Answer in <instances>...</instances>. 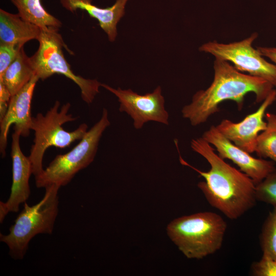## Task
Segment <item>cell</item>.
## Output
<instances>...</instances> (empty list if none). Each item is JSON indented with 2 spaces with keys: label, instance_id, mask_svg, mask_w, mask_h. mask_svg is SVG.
<instances>
[{
  "label": "cell",
  "instance_id": "obj_24",
  "mask_svg": "<svg viewBox=\"0 0 276 276\" xmlns=\"http://www.w3.org/2000/svg\"><path fill=\"white\" fill-rule=\"evenodd\" d=\"M257 49L263 57L269 59L276 66V47H258Z\"/></svg>",
  "mask_w": 276,
  "mask_h": 276
},
{
  "label": "cell",
  "instance_id": "obj_13",
  "mask_svg": "<svg viewBox=\"0 0 276 276\" xmlns=\"http://www.w3.org/2000/svg\"><path fill=\"white\" fill-rule=\"evenodd\" d=\"M20 136L17 131L12 135V184L8 200L0 202L1 223L9 212H17L20 204L26 202L30 195L29 180L32 174V164L29 157L25 156L21 150Z\"/></svg>",
  "mask_w": 276,
  "mask_h": 276
},
{
  "label": "cell",
  "instance_id": "obj_21",
  "mask_svg": "<svg viewBox=\"0 0 276 276\" xmlns=\"http://www.w3.org/2000/svg\"><path fill=\"white\" fill-rule=\"evenodd\" d=\"M24 44L0 43V77L15 60Z\"/></svg>",
  "mask_w": 276,
  "mask_h": 276
},
{
  "label": "cell",
  "instance_id": "obj_12",
  "mask_svg": "<svg viewBox=\"0 0 276 276\" xmlns=\"http://www.w3.org/2000/svg\"><path fill=\"white\" fill-rule=\"evenodd\" d=\"M38 78L34 75L30 81L16 94L11 96L7 111L0 121V152L2 157L6 155L7 137L11 125L14 124V131L20 136H28L32 121L31 102Z\"/></svg>",
  "mask_w": 276,
  "mask_h": 276
},
{
  "label": "cell",
  "instance_id": "obj_14",
  "mask_svg": "<svg viewBox=\"0 0 276 276\" xmlns=\"http://www.w3.org/2000/svg\"><path fill=\"white\" fill-rule=\"evenodd\" d=\"M127 1L116 0L111 7L102 8L93 5L91 0H60L62 7L67 10L74 12L78 9L83 10L96 19L110 41H114L117 36V26L125 14Z\"/></svg>",
  "mask_w": 276,
  "mask_h": 276
},
{
  "label": "cell",
  "instance_id": "obj_1",
  "mask_svg": "<svg viewBox=\"0 0 276 276\" xmlns=\"http://www.w3.org/2000/svg\"><path fill=\"white\" fill-rule=\"evenodd\" d=\"M192 149L203 156L211 168L202 171L191 166L179 154L180 163L203 177L197 186L209 203L231 219H237L254 206L256 185L246 174L226 163L202 137L191 142Z\"/></svg>",
  "mask_w": 276,
  "mask_h": 276
},
{
  "label": "cell",
  "instance_id": "obj_18",
  "mask_svg": "<svg viewBox=\"0 0 276 276\" xmlns=\"http://www.w3.org/2000/svg\"><path fill=\"white\" fill-rule=\"evenodd\" d=\"M266 129L258 136L255 152L262 158H269L276 164V114L266 112Z\"/></svg>",
  "mask_w": 276,
  "mask_h": 276
},
{
  "label": "cell",
  "instance_id": "obj_20",
  "mask_svg": "<svg viewBox=\"0 0 276 276\" xmlns=\"http://www.w3.org/2000/svg\"><path fill=\"white\" fill-rule=\"evenodd\" d=\"M257 200L276 206V169L256 185Z\"/></svg>",
  "mask_w": 276,
  "mask_h": 276
},
{
  "label": "cell",
  "instance_id": "obj_10",
  "mask_svg": "<svg viewBox=\"0 0 276 276\" xmlns=\"http://www.w3.org/2000/svg\"><path fill=\"white\" fill-rule=\"evenodd\" d=\"M201 137L215 147L221 158L232 160L256 185L276 169L273 161L252 156L226 138L215 126L212 125Z\"/></svg>",
  "mask_w": 276,
  "mask_h": 276
},
{
  "label": "cell",
  "instance_id": "obj_16",
  "mask_svg": "<svg viewBox=\"0 0 276 276\" xmlns=\"http://www.w3.org/2000/svg\"><path fill=\"white\" fill-rule=\"evenodd\" d=\"M35 75L31 58L25 53L24 48L15 60L0 77L11 96L23 88Z\"/></svg>",
  "mask_w": 276,
  "mask_h": 276
},
{
  "label": "cell",
  "instance_id": "obj_23",
  "mask_svg": "<svg viewBox=\"0 0 276 276\" xmlns=\"http://www.w3.org/2000/svg\"><path fill=\"white\" fill-rule=\"evenodd\" d=\"M11 95L5 85L0 82V121L4 118L7 111Z\"/></svg>",
  "mask_w": 276,
  "mask_h": 276
},
{
  "label": "cell",
  "instance_id": "obj_3",
  "mask_svg": "<svg viewBox=\"0 0 276 276\" xmlns=\"http://www.w3.org/2000/svg\"><path fill=\"white\" fill-rule=\"evenodd\" d=\"M226 227L219 214L204 212L175 219L168 225L167 231L187 258L200 259L221 248Z\"/></svg>",
  "mask_w": 276,
  "mask_h": 276
},
{
  "label": "cell",
  "instance_id": "obj_5",
  "mask_svg": "<svg viewBox=\"0 0 276 276\" xmlns=\"http://www.w3.org/2000/svg\"><path fill=\"white\" fill-rule=\"evenodd\" d=\"M60 102L56 101L54 105L44 115L38 113L32 117L31 129L34 131L33 144L29 156L35 178L42 172V160L46 150L50 147L65 148L77 140H81L87 131L86 124L82 123L75 130L67 131L62 127L66 123L73 122L75 117L68 111L70 103L63 104L60 110Z\"/></svg>",
  "mask_w": 276,
  "mask_h": 276
},
{
  "label": "cell",
  "instance_id": "obj_9",
  "mask_svg": "<svg viewBox=\"0 0 276 276\" xmlns=\"http://www.w3.org/2000/svg\"><path fill=\"white\" fill-rule=\"evenodd\" d=\"M101 86L118 98L119 111L125 112L131 118L135 129L142 128L145 123L150 121L169 125V113L165 109V99L159 86L153 92L142 95L131 89H116L104 83H101Z\"/></svg>",
  "mask_w": 276,
  "mask_h": 276
},
{
  "label": "cell",
  "instance_id": "obj_2",
  "mask_svg": "<svg viewBox=\"0 0 276 276\" xmlns=\"http://www.w3.org/2000/svg\"><path fill=\"white\" fill-rule=\"evenodd\" d=\"M214 76L211 85L193 96L191 102L183 107L182 116L193 126L207 121L220 111L219 104L225 100L236 102L239 110L243 106L246 94L253 93L256 103L262 102L274 89L267 81L245 74L237 70L229 62L215 58Z\"/></svg>",
  "mask_w": 276,
  "mask_h": 276
},
{
  "label": "cell",
  "instance_id": "obj_4",
  "mask_svg": "<svg viewBox=\"0 0 276 276\" xmlns=\"http://www.w3.org/2000/svg\"><path fill=\"white\" fill-rule=\"evenodd\" d=\"M60 186L52 184L45 187L43 198L29 206L25 202L7 235L0 234V241L6 244L14 259L24 258L31 240L39 234H51L58 212V193Z\"/></svg>",
  "mask_w": 276,
  "mask_h": 276
},
{
  "label": "cell",
  "instance_id": "obj_15",
  "mask_svg": "<svg viewBox=\"0 0 276 276\" xmlns=\"http://www.w3.org/2000/svg\"><path fill=\"white\" fill-rule=\"evenodd\" d=\"M41 29L23 20L18 14L9 13L0 9V42L20 43L37 39Z\"/></svg>",
  "mask_w": 276,
  "mask_h": 276
},
{
  "label": "cell",
  "instance_id": "obj_22",
  "mask_svg": "<svg viewBox=\"0 0 276 276\" xmlns=\"http://www.w3.org/2000/svg\"><path fill=\"white\" fill-rule=\"evenodd\" d=\"M251 271L255 276H276V259L263 253L259 261L252 263Z\"/></svg>",
  "mask_w": 276,
  "mask_h": 276
},
{
  "label": "cell",
  "instance_id": "obj_7",
  "mask_svg": "<svg viewBox=\"0 0 276 276\" xmlns=\"http://www.w3.org/2000/svg\"><path fill=\"white\" fill-rule=\"evenodd\" d=\"M58 29L48 27L42 29L38 41L37 52L31 58L35 75L44 80L54 74H60L74 81L80 88L82 100L87 104L93 102L99 93L101 83L96 79H85L74 73L66 60L63 48L71 52L58 33Z\"/></svg>",
  "mask_w": 276,
  "mask_h": 276
},
{
  "label": "cell",
  "instance_id": "obj_8",
  "mask_svg": "<svg viewBox=\"0 0 276 276\" xmlns=\"http://www.w3.org/2000/svg\"><path fill=\"white\" fill-rule=\"evenodd\" d=\"M257 33L239 41L228 43L209 41L199 48L200 52L209 53L215 58L227 61L242 73L261 78L276 87V66L268 62L252 43Z\"/></svg>",
  "mask_w": 276,
  "mask_h": 276
},
{
  "label": "cell",
  "instance_id": "obj_19",
  "mask_svg": "<svg viewBox=\"0 0 276 276\" xmlns=\"http://www.w3.org/2000/svg\"><path fill=\"white\" fill-rule=\"evenodd\" d=\"M260 243L263 253L276 259V206L269 212L263 224Z\"/></svg>",
  "mask_w": 276,
  "mask_h": 276
},
{
  "label": "cell",
  "instance_id": "obj_17",
  "mask_svg": "<svg viewBox=\"0 0 276 276\" xmlns=\"http://www.w3.org/2000/svg\"><path fill=\"white\" fill-rule=\"evenodd\" d=\"M11 1L16 7L18 15L26 21L42 29L48 27L59 28L61 26V22L46 11L41 5L40 0Z\"/></svg>",
  "mask_w": 276,
  "mask_h": 276
},
{
  "label": "cell",
  "instance_id": "obj_11",
  "mask_svg": "<svg viewBox=\"0 0 276 276\" xmlns=\"http://www.w3.org/2000/svg\"><path fill=\"white\" fill-rule=\"evenodd\" d=\"M275 100L276 90L273 89L257 110L241 121L234 123L223 119L216 127L237 146L250 154L255 152L258 136L266 128L267 123L264 120L266 110Z\"/></svg>",
  "mask_w": 276,
  "mask_h": 276
},
{
  "label": "cell",
  "instance_id": "obj_6",
  "mask_svg": "<svg viewBox=\"0 0 276 276\" xmlns=\"http://www.w3.org/2000/svg\"><path fill=\"white\" fill-rule=\"evenodd\" d=\"M108 111L103 108L100 119L85 133L71 150L58 154L35 179L37 188L56 184L60 187L68 184L80 170L88 166L96 155L103 133L109 126Z\"/></svg>",
  "mask_w": 276,
  "mask_h": 276
}]
</instances>
